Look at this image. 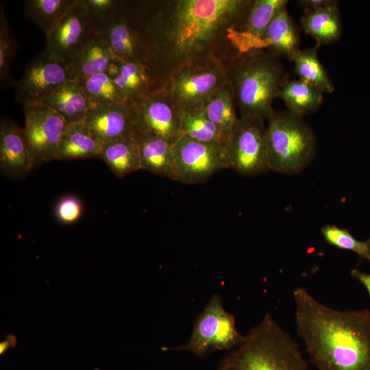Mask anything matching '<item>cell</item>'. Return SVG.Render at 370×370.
<instances>
[{
  "label": "cell",
  "mask_w": 370,
  "mask_h": 370,
  "mask_svg": "<svg viewBox=\"0 0 370 370\" xmlns=\"http://www.w3.org/2000/svg\"><path fill=\"white\" fill-rule=\"evenodd\" d=\"M297 334L317 370H370V310H337L293 293Z\"/></svg>",
  "instance_id": "cell-1"
},
{
  "label": "cell",
  "mask_w": 370,
  "mask_h": 370,
  "mask_svg": "<svg viewBox=\"0 0 370 370\" xmlns=\"http://www.w3.org/2000/svg\"><path fill=\"white\" fill-rule=\"evenodd\" d=\"M253 1L180 0L170 15L168 36L173 56L184 64L212 58L219 39L240 29Z\"/></svg>",
  "instance_id": "cell-2"
},
{
  "label": "cell",
  "mask_w": 370,
  "mask_h": 370,
  "mask_svg": "<svg viewBox=\"0 0 370 370\" xmlns=\"http://www.w3.org/2000/svg\"><path fill=\"white\" fill-rule=\"evenodd\" d=\"M227 76L241 117L264 122L288 79L280 58L266 49L238 53L227 67Z\"/></svg>",
  "instance_id": "cell-3"
},
{
  "label": "cell",
  "mask_w": 370,
  "mask_h": 370,
  "mask_svg": "<svg viewBox=\"0 0 370 370\" xmlns=\"http://www.w3.org/2000/svg\"><path fill=\"white\" fill-rule=\"evenodd\" d=\"M217 370H308L297 342L267 313Z\"/></svg>",
  "instance_id": "cell-4"
},
{
  "label": "cell",
  "mask_w": 370,
  "mask_h": 370,
  "mask_svg": "<svg viewBox=\"0 0 370 370\" xmlns=\"http://www.w3.org/2000/svg\"><path fill=\"white\" fill-rule=\"evenodd\" d=\"M268 156L270 170L293 175L305 169L314 160L317 140L314 131L302 117L289 111H274L267 121Z\"/></svg>",
  "instance_id": "cell-5"
},
{
  "label": "cell",
  "mask_w": 370,
  "mask_h": 370,
  "mask_svg": "<svg viewBox=\"0 0 370 370\" xmlns=\"http://www.w3.org/2000/svg\"><path fill=\"white\" fill-rule=\"evenodd\" d=\"M245 338L236 329L234 317L225 310L221 296L214 294L197 317L188 342L163 349L185 350L203 357L214 351L236 347Z\"/></svg>",
  "instance_id": "cell-6"
},
{
  "label": "cell",
  "mask_w": 370,
  "mask_h": 370,
  "mask_svg": "<svg viewBox=\"0 0 370 370\" xmlns=\"http://www.w3.org/2000/svg\"><path fill=\"white\" fill-rule=\"evenodd\" d=\"M227 82V68L210 58L182 64L168 90L180 108H200Z\"/></svg>",
  "instance_id": "cell-7"
},
{
  "label": "cell",
  "mask_w": 370,
  "mask_h": 370,
  "mask_svg": "<svg viewBox=\"0 0 370 370\" xmlns=\"http://www.w3.org/2000/svg\"><path fill=\"white\" fill-rule=\"evenodd\" d=\"M230 168L252 177L270 171L264 121L240 117L225 145Z\"/></svg>",
  "instance_id": "cell-8"
},
{
  "label": "cell",
  "mask_w": 370,
  "mask_h": 370,
  "mask_svg": "<svg viewBox=\"0 0 370 370\" xmlns=\"http://www.w3.org/2000/svg\"><path fill=\"white\" fill-rule=\"evenodd\" d=\"M178 180L186 184L204 182L230 168L225 145L201 142L182 135L173 143Z\"/></svg>",
  "instance_id": "cell-9"
},
{
  "label": "cell",
  "mask_w": 370,
  "mask_h": 370,
  "mask_svg": "<svg viewBox=\"0 0 370 370\" xmlns=\"http://www.w3.org/2000/svg\"><path fill=\"white\" fill-rule=\"evenodd\" d=\"M134 127L156 134L173 144L182 136L180 108L167 89L153 90L129 101Z\"/></svg>",
  "instance_id": "cell-10"
},
{
  "label": "cell",
  "mask_w": 370,
  "mask_h": 370,
  "mask_svg": "<svg viewBox=\"0 0 370 370\" xmlns=\"http://www.w3.org/2000/svg\"><path fill=\"white\" fill-rule=\"evenodd\" d=\"M24 132L34 168L56 160V152L67 126L65 120L43 103L24 104Z\"/></svg>",
  "instance_id": "cell-11"
},
{
  "label": "cell",
  "mask_w": 370,
  "mask_h": 370,
  "mask_svg": "<svg viewBox=\"0 0 370 370\" xmlns=\"http://www.w3.org/2000/svg\"><path fill=\"white\" fill-rule=\"evenodd\" d=\"M69 80L66 64L45 49L26 66L16 83L15 97L23 105L42 103Z\"/></svg>",
  "instance_id": "cell-12"
},
{
  "label": "cell",
  "mask_w": 370,
  "mask_h": 370,
  "mask_svg": "<svg viewBox=\"0 0 370 370\" xmlns=\"http://www.w3.org/2000/svg\"><path fill=\"white\" fill-rule=\"evenodd\" d=\"M102 32L86 11L74 3L55 27L46 35L45 50L67 62L94 34Z\"/></svg>",
  "instance_id": "cell-13"
},
{
  "label": "cell",
  "mask_w": 370,
  "mask_h": 370,
  "mask_svg": "<svg viewBox=\"0 0 370 370\" xmlns=\"http://www.w3.org/2000/svg\"><path fill=\"white\" fill-rule=\"evenodd\" d=\"M0 169L10 180L23 177L34 169L24 128L8 118L0 122Z\"/></svg>",
  "instance_id": "cell-14"
},
{
  "label": "cell",
  "mask_w": 370,
  "mask_h": 370,
  "mask_svg": "<svg viewBox=\"0 0 370 370\" xmlns=\"http://www.w3.org/2000/svg\"><path fill=\"white\" fill-rule=\"evenodd\" d=\"M83 122L104 145L133 136L134 124L129 101L94 105Z\"/></svg>",
  "instance_id": "cell-15"
},
{
  "label": "cell",
  "mask_w": 370,
  "mask_h": 370,
  "mask_svg": "<svg viewBox=\"0 0 370 370\" xmlns=\"http://www.w3.org/2000/svg\"><path fill=\"white\" fill-rule=\"evenodd\" d=\"M133 137L138 148L141 169L178 180L173 144L156 134L134 127Z\"/></svg>",
  "instance_id": "cell-16"
},
{
  "label": "cell",
  "mask_w": 370,
  "mask_h": 370,
  "mask_svg": "<svg viewBox=\"0 0 370 370\" xmlns=\"http://www.w3.org/2000/svg\"><path fill=\"white\" fill-rule=\"evenodd\" d=\"M287 0H254L240 29L235 32L233 44L238 53L258 49L268 25Z\"/></svg>",
  "instance_id": "cell-17"
},
{
  "label": "cell",
  "mask_w": 370,
  "mask_h": 370,
  "mask_svg": "<svg viewBox=\"0 0 370 370\" xmlns=\"http://www.w3.org/2000/svg\"><path fill=\"white\" fill-rule=\"evenodd\" d=\"M299 31L286 6L275 15L260 38L258 49H266L276 56L292 61L300 49Z\"/></svg>",
  "instance_id": "cell-18"
},
{
  "label": "cell",
  "mask_w": 370,
  "mask_h": 370,
  "mask_svg": "<svg viewBox=\"0 0 370 370\" xmlns=\"http://www.w3.org/2000/svg\"><path fill=\"white\" fill-rule=\"evenodd\" d=\"M114 58L103 32L92 36L80 50L66 62L71 79L78 81L105 72Z\"/></svg>",
  "instance_id": "cell-19"
},
{
  "label": "cell",
  "mask_w": 370,
  "mask_h": 370,
  "mask_svg": "<svg viewBox=\"0 0 370 370\" xmlns=\"http://www.w3.org/2000/svg\"><path fill=\"white\" fill-rule=\"evenodd\" d=\"M103 32L114 58L123 62H140L149 69L146 49L137 33L130 25L124 10Z\"/></svg>",
  "instance_id": "cell-20"
},
{
  "label": "cell",
  "mask_w": 370,
  "mask_h": 370,
  "mask_svg": "<svg viewBox=\"0 0 370 370\" xmlns=\"http://www.w3.org/2000/svg\"><path fill=\"white\" fill-rule=\"evenodd\" d=\"M42 103L58 112L67 124L83 121L94 106L76 80L66 82Z\"/></svg>",
  "instance_id": "cell-21"
},
{
  "label": "cell",
  "mask_w": 370,
  "mask_h": 370,
  "mask_svg": "<svg viewBox=\"0 0 370 370\" xmlns=\"http://www.w3.org/2000/svg\"><path fill=\"white\" fill-rule=\"evenodd\" d=\"M103 145L83 121L68 124L59 143L56 160L99 158Z\"/></svg>",
  "instance_id": "cell-22"
},
{
  "label": "cell",
  "mask_w": 370,
  "mask_h": 370,
  "mask_svg": "<svg viewBox=\"0 0 370 370\" xmlns=\"http://www.w3.org/2000/svg\"><path fill=\"white\" fill-rule=\"evenodd\" d=\"M300 21L304 31L319 45L332 43L341 36L338 3L320 9L305 10Z\"/></svg>",
  "instance_id": "cell-23"
},
{
  "label": "cell",
  "mask_w": 370,
  "mask_h": 370,
  "mask_svg": "<svg viewBox=\"0 0 370 370\" xmlns=\"http://www.w3.org/2000/svg\"><path fill=\"white\" fill-rule=\"evenodd\" d=\"M99 158L117 178L141 169L140 153L133 136L105 144Z\"/></svg>",
  "instance_id": "cell-24"
},
{
  "label": "cell",
  "mask_w": 370,
  "mask_h": 370,
  "mask_svg": "<svg viewBox=\"0 0 370 370\" xmlns=\"http://www.w3.org/2000/svg\"><path fill=\"white\" fill-rule=\"evenodd\" d=\"M288 111L302 117L316 112L323 99V92L301 79H288L279 95Z\"/></svg>",
  "instance_id": "cell-25"
},
{
  "label": "cell",
  "mask_w": 370,
  "mask_h": 370,
  "mask_svg": "<svg viewBox=\"0 0 370 370\" xmlns=\"http://www.w3.org/2000/svg\"><path fill=\"white\" fill-rule=\"evenodd\" d=\"M201 108L205 115L229 138L240 118L236 114L234 94L229 82L220 88Z\"/></svg>",
  "instance_id": "cell-26"
},
{
  "label": "cell",
  "mask_w": 370,
  "mask_h": 370,
  "mask_svg": "<svg viewBox=\"0 0 370 370\" xmlns=\"http://www.w3.org/2000/svg\"><path fill=\"white\" fill-rule=\"evenodd\" d=\"M319 45L299 49L294 56L295 71L301 79L323 93H332L334 86L318 57Z\"/></svg>",
  "instance_id": "cell-27"
},
{
  "label": "cell",
  "mask_w": 370,
  "mask_h": 370,
  "mask_svg": "<svg viewBox=\"0 0 370 370\" xmlns=\"http://www.w3.org/2000/svg\"><path fill=\"white\" fill-rule=\"evenodd\" d=\"M182 135L206 143L226 144L227 135L213 123L200 108H180Z\"/></svg>",
  "instance_id": "cell-28"
},
{
  "label": "cell",
  "mask_w": 370,
  "mask_h": 370,
  "mask_svg": "<svg viewBox=\"0 0 370 370\" xmlns=\"http://www.w3.org/2000/svg\"><path fill=\"white\" fill-rule=\"evenodd\" d=\"M114 81L127 101L140 99L153 91L149 70L140 62H123L121 71Z\"/></svg>",
  "instance_id": "cell-29"
},
{
  "label": "cell",
  "mask_w": 370,
  "mask_h": 370,
  "mask_svg": "<svg viewBox=\"0 0 370 370\" xmlns=\"http://www.w3.org/2000/svg\"><path fill=\"white\" fill-rule=\"evenodd\" d=\"M73 3L74 0H26L24 1V13L25 17L46 36Z\"/></svg>",
  "instance_id": "cell-30"
},
{
  "label": "cell",
  "mask_w": 370,
  "mask_h": 370,
  "mask_svg": "<svg viewBox=\"0 0 370 370\" xmlns=\"http://www.w3.org/2000/svg\"><path fill=\"white\" fill-rule=\"evenodd\" d=\"M0 10V85L5 89L16 85L11 69L20 45L6 19L2 5Z\"/></svg>",
  "instance_id": "cell-31"
},
{
  "label": "cell",
  "mask_w": 370,
  "mask_h": 370,
  "mask_svg": "<svg viewBox=\"0 0 370 370\" xmlns=\"http://www.w3.org/2000/svg\"><path fill=\"white\" fill-rule=\"evenodd\" d=\"M78 82L94 105L127 102L121 95L114 79L104 72L82 78Z\"/></svg>",
  "instance_id": "cell-32"
},
{
  "label": "cell",
  "mask_w": 370,
  "mask_h": 370,
  "mask_svg": "<svg viewBox=\"0 0 370 370\" xmlns=\"http://www.w3.org/2000/svg\"><path fill=\"white\" fill-rule=\"evenodd\" d=\"M325 241L338 249L352 251L361 259L370 262V238L366 241L356 239L345 228L335 225H327L321 227Z\"/></svg>",
  "instance_id": "cell-33"
},
{
  "label": "cell",
  "mask_w": 370,
  "mask_h": 370,
  "mask_svg": "<svg viewBox=\"0 0 370 370\" xmlns=\"http://www.w3.org/2000/svg\"><path fill=\"white\" fill-rule=\"evenodd\" d=\"M94 21L101 32L106 29L123 13L125 2L117 0H75Z\"/></svg>",
  "instance_id": "cell-34"
},
{
  "label": "cell",
  "mask_w": 370,
  "mask_h": 370,
  "mask_svg": "<svg viewBox=\"0 0 370 370\" xmlns=\"http://www.w3.org/2000/svg\"><path fill=\"white\" fill-rule=\"evenodd\" d=\"M82 214L80 200L73 195L62 197L55 207V214L59 221L65 224L75 223Z\"/></svg>",
  "instance_id": "cell-35"
},
{
  "label": "cell",
  "mask_w": 370,
  "mask_h": 370,
  "mask_svg": "<svg viewBox=\"0 0 370 370\" xmlns=\"http://www.w3.org/2000/svg\"><path fill=\"white\" fill-rule=\"evenodd\" d=\"M336 0H300L298 1L299 5L303 7L305 10H317L338 3Z\"/></svg>",
  "instance_id": "cell-36"
},
{
  "label": "cell",
  "mask_w": 370,
  "mask_h": 370,
  "mask_svg": "<svg viewBox=\"0 0 370 370\" xmlns=\"http://www.w3.org/2000/svg\"><path fill=\"white\" fill-rule=\"evenodd\" d=\"M123 62V61L114 57L110 61L104 73H106L110 77L114 79L119 74Z\"/></svg>",
  "instance_id": "cell-37"
},
{
  "label": "cell",
  "mask_w": 370,
  "mask_h": 370,
  "mask_svg": "<svg viewBox=\"0 0 370 370\" xmlns=\"http://www.w3.org/2000/svg\"><path fill=\"white\" fill-rule=\"evenodd\" d=\"M350 274L365 287L370 297V273H367L354 269L351 271Z\"/></svg>",
  "instance_id": "cell-38"
},
{
  "label": "cell",
  "mask_w": 370,
  "mask_h": 370,
  "mask_svg": "<svg viewBox=\"0 0 370 370\" xmlns=\"http://www.w3.org/2000/svg\"><path fill=\"white\" fill-rule=\"evenodd\" d=\"M10 345H13V343H10V340L3 341L1 343L0 353L3 354L10 347Z\"/></svg>",
  "instance_id": "cell-39"
}]
</instances>
